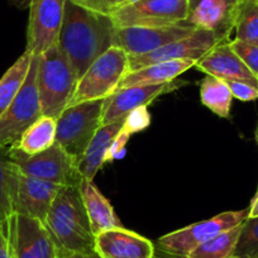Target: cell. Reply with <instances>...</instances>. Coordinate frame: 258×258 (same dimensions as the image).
<instances>
[{
    "label": "cell",
    "mask_w": 258,
    "mask_h": 258,
    "mask_svg": "<svg viewBox=\"0 0 258 258\" xmlns=\"http://www.w3.org/2000/svg\"><path fill=\"white\" fill-rule=\"evenodd\" d=\"M114 33L115 27L108 16L94 13L68 0L57 44L79 80L99 56L113 47Z\"/></svg>",
    "instance_id": "cell-1"
},
{
    "label": "cell",
    "mask_w": 258,
    "mask_h": 258,
    "mask_svg": "<svg viewBox=\"0 0 258 258\" xmlns=\"http://www.w3.org/2000/svg\"><path fill=\"white\" fill-rule=\"evenodd\" d=\"M61 258L70 254H94L95 235L76 186L61 188L44 220Z\"/></svg>",
    "instance_id": "cell-2"
},
{
    "label": "cell",
    "mask_w": 258,
    "mask_h": 258,
    "mask_svg": "<svg viewBox=\"0 0 258 258\" xmlns=\"http://www.w3.org/2000/svg\"><path fill=\"white\" fill-rule=\"evenodd\" d=\"M79 79L58 44L39 54L37 88L42 114L57 119L70 105Z\"/></svg>",
    "instance_id": "cell-3"
},
{
    "label": "cell",
    "mask_w": 258,
    "mask_h": 258,
    "mask_svg": "<svg viewBox=\"0 0 258 258\" xmlns=\"http://www.w3.org/2000/svg\"><path fill=\"white\" fill-rule=\"evenodd\" d=\"M249 209L230 210L220 213L210 219L187 225L167 233L156 240V250L167 258H185L203 243L217 237L220 233L243 224L248 219Z\"/></svg>",
    "instance_id": "cell-4"
},
{
    "label": "cell",
    "mask_w": 258,
    "mask_h": 258,
    "mask_svg": "<svg viewBox=\"0 0 258 258\" xmlns=\"http://www.w3.org/2000/svg\"><path fill=\"white\" fill-rule=\"evenodd\" d=\"M128 54L118 47H110L81 76L69 106L108 98L114 93L121 78L128 73Z\"/></svg>",
    "instance_id": "cell-5"
},
{
    "label": "cell",
    "mask_w": 258,
    "mask_h": 258,
    "mask_svg": "<svg viewBox=\"0 0 258 258\" xmlns=\"http://www.w3.org/2000/svg\"><path fill=\"white\" fill-rule=\"evenodd\" d=\"M104 100L85 101L68 106L57 118L56 143L76 161L101 126Z\"/></svg>",
    "instance_id": "cell-6"
},
{
    "label": "cell",
    "mask_w": 258,
    "mask_h": 258,
    "mask_svg": "<svg viewBox=\"0 0 258 258\" xmlns=\"http://www.w3.org/2000/svg\"><path fill=\"white\" fill-rule=\"evenodd\" d=\"M39 56L33 54L28 75L21 91L6 113L0 116V148L8 150L16 145L27 129L38 120L42 114L41 100L37 88V71Z\"/></svg>",
    "instance_id": "cell-7"
},
{
    "label": "cell",
    "mask_w": 258,
    "mask_h": 258,
    "mask_svg": "<svg viewBox=\"0 0 258 258\" xmlns=\"http://www.w3.org/2000/svg\"><path fill=\"white\" fill-rule=\"evenodd\" d=\"M22 173L61 186H76L84 180L79 172L78 161L69 155L58 143L36 156H24L16 148L7 150Z\"/></svg>",
    "instance_id": "cell-8"
},
{
    "label": "cell",
    "mask_w": 258,
    "mask_h": 258,
    "mask_svg": "<svg viewBox=\"0 0 258 258\" xmlns=\"http://www.w3.org/2000/svg\"><path fill=\"white\" fill-rule=\"evenodd\" d=\"M188 0H133L108 16L115 28L166 27L187 21Z\"/></svg>",
    "instance_id": "cell-9"
},
{
    "label": "cell",
    "mask_w": 258,
    "mask_h": 258,
    "mask_svg": "<svg viewBox=\"0 0 258 258\" xmlns=\"http://www.w3.org/2000/svg\"><path fill=\"white\" fill-rule=\"evenodd\" d=\"M68 0H29L27 51L39 56L57 44Z\"/></svg>",
    "instance_id": "cell-10"
},
{
    "label": "cell",
    "mask_w": 258,
    "mask_h": 258,
    "mask_svg": "<svg viewBox=\"0 0 258 258\" xmlns=\"http://www.w3.org/2000/svg\"><path fill=\"white\" fill-rule=\"evenodd\" d=\"M7 235L17 258H61L51 233L42 220L16 213L9 219Z\"/></svg>",
    "instance_id": "cell-11"
},
{
    "label": "cell",
    "mask_w": 258,
    "mask_h": 258,
    "mask_svg": "<svg viewBox=\"0 0 258 258\" xmlns=\"http://www.w3.org/2000/svg\"><path fill=\"white\" fill-rule=\"evenodd\" d=\"M195 27L183 22L166 27H126L115 28L113 46L121 48L128 56L143 54L190 36Z\"/></svg>",
    "instance_id": "cell-12"
},
{
    "label": "cell",
    "mask_w": 258,
    "mask_h": 258,
    "mask_svg": "<svg viewBox=\"0 0 258 258\" xmlns=\"http://www.w3.org/2000/svg\"><path fill=\"white\" fill-rule=\"evenodd\" d=\"M219 43V39L213 32L204 31V29H195L186 38L166 44V46L155 49L152 52L128 56V71L138 70V69H142L148 64L178 61V59H192V61L198 62L210 49H213Z\"/></svg>",
    "instance_id": "cell-13"
},
{
    "label": "cell",
    "mask_w": 258,
    "mask_h": 258,
    "mask_svg": "<svg viewBox=\"0 0 258 258\" xmlns=\"http://www.w3.org/2000/svg\"><path fill=\"white\" fill-rule=\"evenodd\" d=\"M176 88H178V84H173V81H171V83L158 84V85L131 86V88L115 91L104 99L101 125L125 118L132 110L148 105L158 96L175 90Z\"/></svg>",
    "instance_id": "cell-14"
},
{
    "label": "cell",
    "mask_w": 258,
    "mask_h": 258,
    "mask_svg": "<svg viewBox=\"0 0 258 258\" xmlns=\"http://www.w3.org/2000/svg\"><path fill=\"white\" fill-rule=\"evenodd\" d=\"M95 253L100 258H155L156 245L148 238L119 227L95 235Z\"/></svg>",
    "instance_id": "cell-15"
},
{
    "label": "cell",
    "mask_w": 258,
    "mask_h": 258,
    "mask_svg": "<svg viewBox=\"0 0 258 258\" xmlns=\"http://www.w3.org/2000/svg\"><path fill=\"white\" fill-rule=\"evenodd\" d=\"M62 187L64 186L31 177L21 172L16 198V213L44 222Z\"/></svg>",
    "instance_id": "cell-16"
},
{
    "label": "cell",
    "mask_w": 258,
    "mask_h": 258,
    "mask_svg": "<svg viewBox=\"0 0 258 258\" xmlns=\"http://www.w3.org/2000/svg\"><path fill=\"white\" fill-rule=\"evenodd\" d=\"M194 68L224 81H243L258 88V78L250 73L249 69L230 48L229 41L217 44L202 57Z\"/></svg>",
    "instance_id": "cell-17"
},
{
    "label": "cell",
    "mask_w": 258,
    "mask_h": 258,
    "mask_svg": "<svg viewBox=\"0 0 258 258\" xmlns=\"http://www.w3.org/2000/svg\"><path fill=\"white\" fill-rule=\"evenodd\" d=\"M235 4L228 0H200L190 9L187 23L197 29L213 32L219 42L229 41L234 31Z\"/></svg>",
    "instance_id": "cell-18"
},
{
    "label": "cell",
    "mask_w": 258,
    "mask_h": 258,
    "mask_svg": "<svg viewBox=\"0 0 258 258\" xmlns=\"http://www.w3.org/2000/svg\"><path fill=\"white\" fill-rule=\"evenodd\" d=\"M84 207L90 222L94 235L101 232L123 227L120 219L114 212L110 202L104 197L93 180H83L79 185Z\"/></svg>",
    "instance_id": "cell-19"
},
{
    "label": "cell",
    "mask_w": 258,
    "mask_h": 258,
    "mask_svg": "<svg viewBox=\"0 0 258 258\" xmlns=\"http://www.w3.org/2000/svg\"><path fill=\"white\" fill-rule=\"evenodd\" d=\"M197 61L192 59H178V61L161 62V63L148 64L142 69L135 71H128L119 81L115 91L121 89L131 88V86H145V85H158V84L171 83L176 80L181 74L194 68Z\"/></svg>",
    "instance_id": "cell-20"
},
{
    "label": "cell",
    "mask_w": 258,
    "mask_h": 258,
    "mask_svg": "<svg viewBox=\"0 0 258 258\" xmlns=\"http://www.w3.org/2000/svg\"><path fill=\"white\" fill-rule=\"evenodd\" d=\"M124 119L125 118L114 121V123L101 125L98 129V132L95 133L78 162L79 172L84 180H94L98 171L105 163L106 153H108L113 141L115 140L118 133L123 128Z\"/></svg>",
    "instance_id": "cell-21"
},
{
    "label": "cell",
    "mask_w": 258,
    "mask_h": 258,
    "mask_svg": "<svg viewBox=\"0 0 258 258\" xmlns=\"http://www.w3.org/2000/svg\"><path fill=\"white\" fill-rule=\"evenodd\" d=\"M19 167L9 157L7 150L0 148V230L7 234L9 219L16 214Z\"/></svg>",
    "instance_id": "cell-22"
},
{
    "label": "cell",
    "mask_w": 258,
    "mask_h": 258,
    "mask_svg": "<svg viewBox=\"0 0 258 258\" xmlns=\"http://www.w3.org/2000/svg\"><path fill=\"white\" fill-rule=\"evenodd\" d=\"M56 128L57 119L42 115L27 129L18 142L12 147L28 157L38 155L56 143Z\"/></svg>",
    "instance_id": "cell-23"
},
{
    "label": "cell",
    "mask_w": 258,
    "mask_h": 258,
    "mask_svg": "<svg viewBox=\"0 0 258 258\" xmlns=\"http://www.w3.org/2000/svg\"><path fill=\"white\" fill-rule=\"evenodd\" d=\"M32 58L33 53L26 49L24 53L7 70L3 78L0 79V116L6 113L21 91L28 75Z\"/></svg>",
    "instance_id": "cell-24"
},
{
    "label": "cell",
    "mask_w": 258,
    "mask_h": 258,
    "mask_svg": "<svg viewBox=\"0 0 258 258\" xmlns=\"http://www.w3.org/2000/svg\"><path fill=\"white\" fill-rule=\"evenodd\" d=\"M200 100L203 105L220 118H229L233 95L227 81L207 75L200 85Z\"/></svg>",
    "instance_id": "cell-25"
},
{
    "label": "cell",
    "mask_w": 258,
    "mask_h": 258,
    "mask_svg": "<svg viewBox=\"0 0 258 258\" xmlns=\"http://www.w3.org/2000/svg\"><path fill=\"white\" fill-rule=\"evenodd\" d=\"M242 224L220 233L217 237L197 247L185 258H229L234 254Z\"/></svg>",
    "instance_id": "cell-26"
},
{
    "label": "cell",
    "mask_w": 258,
    "mask_h": 258,
    "mask_svg": "<svg viewBox=\"0 0 258 258\" xmlns=\"http://www.w3.org/2000/svg\"><path fill=\"white\" fill-rule=\"evenodd\" d=\"M235 38L258 46V0H239L234 11Z\"/></svg>",
    "instance_id": "cell-27"
},
{
    "label": "cell",
    "mask_w": 258,
    "mask_h": 258,
    "mask_svg": "<svg viewBox=\"0 0 258 258\" xmlns=\"http://www.w3.org/2000/svg\"><path fill=\"white\" fill-rule=\"evenodd\" d=\"M233 255L258 257V218H248L243 223Z\"/></svg>",
    "instance_id": "cell-28"
},
{
    "label": "cell",
    "mask_w": 258,
    "mask_h": 258,
    "mask_svg": "<svg viewBox=\"0 0 258 258\" xmlns=\"http://www.w3.org/2000/svg\"><path fill=\"white\" fill-rule=\"evenodd\" d=\"M229 46L235 52L238 57L243 61V63L250 70V73L258 78V46L257 44L247 43L234 38L229 41Z\"/></svg>",
    "instance_id": "cell-29"
},
{
    "label": "cell",
    "mask_w": 258,
    "mask_h": 258,
    "mask_svg": "<svg viewBox=\"0 0 258 258\" xmlns=\"http://www.w3.org/2000/svg\"><path fill=\"white\" fill-rule=\"evenodd\" d=\"M74 4L101 16H110L133 0H71Z\"/></svg>",
    "instance_id": "cell-30"
},
{
    "label": "cell",
    "mask_w": 258,
    "mask_h": 258,
    "mask_svg": "<svg viewBox=\"0 0 258 258\" xmlns=\"http://www.w3.org/2000/svg\"><path fill=\"white\" fill-rule=\"evenodd\" d=\"M151 124V115L147 110V105L132 110L124 119L123 131L132 136L135 133L145 131Z\"/></svg>",
    "instance_id": "cell-31"
},
{
    "label": "cell",
    "mask_w": 258,
    "mask_h": 258,
    "mask_svg": "<svg viewBox=\"0 0 258 258\" xmlns=\"http://www.w3.org/2000/svg\"><path fill=\"white\" fill-rule=\"evenodd\" d=\"M233 98L240 101L258 100V88L243 81H227Z\"/></svg>",
    "instance_id": "cell-32"
},
{
    "label": "cell",
    "mask_w": 258,
    "mask_h": 258,
    "mask_svg": "<svg viewBox=\"0 0 258 258\" xmlns=\"http://www.w3.org/2000/svg\"><path fill=\"white\" fill-rule=\"evenodd\" d=\"M0 258H17L8 235L0 230Z\"/></svg>",
    "instance_id": "cell-33"
},
{
    "label": "cell",
    "mask_w": 258,
    "mask_h": 258,
    "mask_svg": "<svg viewBox=\"0 0 258 258\" xmlns=\"http://www.w3.org/2000/svg\"><path fill=\"white\" fill-rule=\"evenodd\" d=\"M249 214H248V218H258V188L255 195L253 197L252 202H250L249 205Z\"/></svg>",
    "instance_id": "cell-34"
},
{
    "label": "cell",
    "mask_w": 258,
    "mask_h": 258,
    "mask_svg": "<svg viewBox=\"0 0 258 258\" xmlns=\"http://www.w3.org/2000/svg\"><path fill=\"white\" fill-rule=\"evenodd\" d=\"M63 258H100L96 253L94 254H80V253H76V254H70V255H66Z\"/></svg>",
    "instance_id": "cell-35"
},
{
    "label": "cell",
    "mask_w": 258,
    "mask_h": 258,
    "mask_svg": "<svg viewBox=\"0 0 258 258\" xmlns=\"http://www.w3.org/2000/svg\"><path fill=\"white\" fill-rule=\"evenodd\" d=\"M200 0H188V7H190V9H192L194 7L197 6L198 3H199ZM228 2H230L232 4H237L239 0H228Z\"/></svg>",
    "instance_id": "cell-36"
},
{
    "label": "cell",
    "mask_w": 258,
    "mask_h": 258,
    "mask_svg": "<svg viewBox=\"0 0 258 258\" xmlns=\"http://www.w3.org/2000/svg\"><path fill=\"white\" fill-rule=\"evenodd\" d=\"M229 258H258V257H244V255H232Z\"/></svg>",
    "instance_id": "cell-37"
},
{
    "label": "cell",
    "mask_w": 258,
    "mask_h": 258,
    "mask_svg": "<svg viewBox=\"0 0 258 258\" xmlns=\"http://www.w3.org/2000/svg\"><path fill=\"white\" fill-rule=\"evenodd\" d=\"M254 138H255V142H257V145H258V125H257V129H255V135H254Z\"/></svg>",
    "instance_id": "cell-38"
},
{
    "label": "cell",
    "mask_w": 258,
    "mask_h": 258,
    "mask_svg": "<svg viewBox=\"0 0 258 258\" xmlns=\"http://www.w3.org/2000/svg\"><path fill=\"white\" fill-rule=\"evenodd\" d=\"M155 258H157V257H155Z\"/></svg>",
    "instance_id": "cell-39"
}]
</instances>
